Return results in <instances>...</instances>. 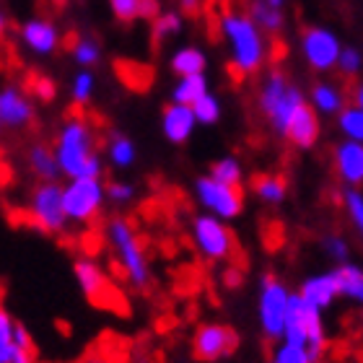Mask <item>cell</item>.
I'll use <instances>...</instances> for the list:
<instances>
[{"label":"cell","instance_id":"1","mask_svg":"<svg viewBox=\"0 0 363 363\" xmlns=\"http://www.w3.org/2000/svg\"><path fill=\"white\" fill-rule=\"evenodd\" d=\"M55 156L60 164L65 179H81V177H104V161L99 153L96 130L91 128L86 117H68L52 140Z\"/></svg>","mask_w":363,"mask_h":363},{"label":"cell","instance_id":"2","mask_svg":"<svg viewBox=\"0 0 363 363\" xmlns=\"http://www.w3.org/2000/svg\"><path fill=\"white\" fill-rule=\"evenodd\" d=\"M104 236L122 278L128 280V286H133L135 291H148L153 283V267L151 259H148V252L143 247V239L135 231L133 220L114 216V218L106 220Z\"/></svg>","mask_w":363,"mask_h":363},{"label":"cell","instance_id":"3","mask_svg":"<svg viewBox=\"0 0 363 363\" xmlns=\"http://www.w3.org/2000/svg\"><path fill=\"white\" fill-rule=\"evenodd\" d=\"M220 34L226 39L231 68L236 76H255L262 70L267 60V45L252 16L223 13L220 16Z\"/></svg>","mask_w":363,"mask_h":363},{"label":"cell","instance_id":"4","mask_svg":"<svg viewBox=\"0 0 363 363\" xmlns=\"http://www.w3.org/2000/svg\"><path fill=\"white\" fill-rule=\"evenodd\" d=\"M306 104L301 89L288 81L283 70H270L259 84V112L265 114L272 133L286 138L294 114Z\"/></svg>","mask_w":363,"mask_h":363},{"label":"cell","instance_id":"5","mask_svg":"<svg viewBox=\"0 0 363 363\" xmlns=\"http://www.w3.org/2000/svg\"><path fill=\"white\" fill-rule=\"evenodd\" d=\"M26 218L29 226L47 236H62L70 218L65 211V184L60 182H37L26 195Z\"/></svg>","mask_w":363,"mask_h":363},{"label":"cell","instance_id":"6","mask_svg":"<svg viewBox=\"0 0 363 363\" xmlns=\"http://www.w3.org/2000/svg\"><path fill=\"white\" fill-rule=\"evenodd\" d=\"M283 340L309 348L311 356L317 358V361H322V353H325V348H327V330H325L322 311L303 301V296L298 294V291L291 296Z\"/></svg>","mask_w":363,"mask_h":363},{"label":"cell","instance_id":"7","mask_svg":"<svg viewBox=\"0 0 363 363\" xmlns=\"http://www.w3.org/2000/svg\"><path fill=\"white\" fill-rule=\"evenodd\" d=\"M291 291L278 275L265 272L259 278V291H257V322L259 330L267 340L278 342L283 340L286 333V319H288V306H291Z\"/></svg>","mask_w":363,"mask_h":363},{"label":"cell","instance_id":"8","mask_svg":"<svg viewBox=\"0 0 363 363\" xmlns=\"http://www.w3.org/2000/svg\"><path fill=\"white\" fill-rule=\"evenodd\" d=\"M189 234L197 255L208 262H228L236 255V239L234 231L228 228V220L213 213H197L189 220Z\"/></svg>","mask_w":363,"mask_h":363},{"label":"cell","instance_id":"9","mask_svg":"<svg viewBox=\"0 0 363 363\" xmlns=\"http://www.w3.org/2000/svg\"><path fill=\"white\" fill-rule=\"evenodd\" d=\"M106 197V182L101 177H81V179H68L65 184V211H68L70 223L89 226L101 216Z\"/></svg>","mask_w":363,"mask_h":363},{"label":"cell","instance_id":"10","mask_svg":"<svg viewBox=\"0 0 363 363\" xmlns=\"http://www.w3.org/2000/svg\"><path fill=\"white\" fill-rule=\"evenodd\" d=\"M192 195L205 213H213L223 220H236L244 211V189L213 179L211 174L197 177L192 184Z\"/></svg>","mask_w":363,"mask_h":363},{"label":"cell","instance_id":"11","mask_svg":"<svg viewBox=\"0 0 363 363\" xmlns=\"http://www.w3.org/2000/svg\"><path fill=\"white\" fill-rule=\"evenodd\" d=\"M73 275H76V283L86 301H91L99 309H120L122 306V296L114 291L106 272L91 255H81L73 259Z\"/></svg>","mask_w":363,"mask_h":363},{"label":"cell","instance_id":"12","mask_svg":"<svg viewBox=\"0 0 363 363\" xmlns=\"http://www.w3.org/2000/svg\"><path fill=\"white\" fill-rule=\"evenodd\" d=\"M239 348V335L226 322H205L192 335V356L203 363H218L234 356Z\"/></svg>","mask_w":363,"mask_h":363},{"label":"cell","instance_id":"13","mask_svg":"<svg viewBox=\"0 0 363 363\" xmlns=\"http://www.w3.org/2000/svg\"><path fill=\"white\" fill-rule=\"evenodd\" d=\"M340 39L335 37L333 31L325 26H309L301 34V55L306 65L317 73H327V70L337 68L340 60Z\"/></svg>","mask_w":363,"mask_h":363},{"label":"cell","instance_id":"14","mask_svg":"<svg viewBox=\"0 0 363 363\" xmlns=\"http://www.w3.org/2000/svg\"><path fill=\"white\" fill-rule=\"evenodd\" d=\"M34 122V104L29 94L18 86L8 84L0 91V128L26 130Z\"/></svg>","mask_w":363,"mask_h":363},{"label":"cell","instance_id":"15","mask_svg":"<svg viewBox=\"0 0 363 363\" xmlns=\"http://www.w3.org/2000/svg\"><path fill=\"white\" fill-rule=\"evenodd\" d=\"M298 294H301L303 301L311 303L314 309L327 311L342 296L337 267H335V270L314 272V275H309V278H303V283L298 286Z\"/></svg>","mask_w":363,"mask_h":363},{"label":"cell","instance_id":"16","mask_svg":"<svg viewBox=\"0 0 363 363\" xmlns=\"http://www.w3.org/2000/svg\"><path fill=\"white\" fill-rule=\"evenodd\" d=\"M333 167L345 187H363V143L340 140L333 148Z\"/></svg>","mask_w":363,"mask_h":363},{"label":"cell","instance_id":"17","mask_svg":"<svg viewBox=\"0 0 363 363\" xmlns=\"http://www.w3.org/2000/svg\"><path fill=\"white\" fill-rule=\"evenodd\" d=\"M197 128V117L195 109L187 104H177V101H169L164 109H161V133L172 145H184L192 138Z\"/></svg>","mask_w":363,"mask_h":363},{"label":"cell","instance_id":"18","mask_svg":"<svg viewBox=\"0 0 363 363\" xmlns=\"http://www.w3.org/2000/svg\"><path fill=\"white\" fill-rule=\"evenodd\" d=\"M322 135V122H319V112L306 101V104L294 114V120L288 125L286 140L298 151H311L319 143Z\"/></svg>","mask_w":363,"mask_h":363},{"label":"cell","instance_id":"19","mask_svg":"<svg viewBox=\"0 0 363 363\" xmlns=\"http://www.w3.org/2000/svg\"><path fill=\"white\" fill-rule=\"evenodd\" d=\"M21 42L34 55H52L60 47V31L47 18H29L21 26Z\"/></svg>","mask_w":363,"mask_h":363},{"label":"cell","instance_id":"20","mask_svg":"<svg viewBox=\"0 0 363 363\" xmlns=\"http://www.w3.org/2000/svg\"><path fill=\"white\" fill-rule=\"evenodd\" d=\"M26 167H29L31 177L39 182H57L62 177L55 148L47 143H31L26 148Z\"/></svg>","mask_w":363,"mask_h":363},{"label":"cell","instance_id":"21","mask_svg":"<svg viewBox=\"0 0 363 363\" xmlns=\"http://www.w3.org/2000/svg\"><path fill=\"white\" fill-rule=\"evenodd\" d=\"M309 104L314 106L319 114H325V117H337V114L345 109V94H342V89H337L335 84L319 81V84L311 86Z\"/></svg>","mask_w":363,"mask_h":363},{"label":"cell","instance_id":"22","mask_svg":"<svg viewBox=\"0 0 363 363\" xmlns=\"http://www.w3.org/2000/svg\"><path fill=\"white\" fill-rule=\"evenodd\" d=\"M104 159L112 169H130L138 159V148L125 133H109L104 145Z\"/></svg>","mask_w":363,"mask_h":363},{"label":"cell","instance_id":"23","mask_svg":"<svg viewBox=\"0 0 363 363\" xmlns=\"http://www.w3.org/2000/svg\"><path fill=\"white\" fill-rule=\"evenodd\" d=\"M250 16L265 34H278L283 29V0H252Z\"/></svg>","mask_w":363,"mask_h":363},{"label":"cell","instance_id":"24","mask_svg":"<svg viewBox=\"0 0 363 363\" xmlns=\"http://www.w3.org/2000/svg\"><path fill=\"white\" fill-rule=\"evenodd\" d=\"M252 189H255V195L265 205H270V208L286 203V197H288V182L280 174H259L257 179H255V184H252Z\"/></svg>","mask_w":363,"mask_h":363},{"label":"cell","instance_id":"25","mask_svg":"<svg viewBox=\"0 0 363 363\" xmlns=\"http://www.w3.org/2000/svg\"><path fill=\"white\" fill-rule=\"evenodd\" d=\"M172 70H174L177 76L184 78V76H197V73H205V52L203 50H197V47H179L174 55H172Z\"/></svg>","mask_w":363,"mask_h":363},{"label":"cell","instance_id":"26","mask_svg":"<svg viewBox=\"0 0 363 363\" xmlns=\"http://www.w3.org/2000/svg\"><path fill=\"white\" fill-rule=\"evenodd\" d=\"M208 91L211 89H208V78H205V73L184 76V78H179V81L174 84V89H172V101L192 106L197 99H203Z\"/></svg>","mask_w":363,"mask_h":363},{"label":"cell","instance_id":"27","mask_svg":"<svg viewBox=\"0 0 363 363\" xmlns=\"http://www.w3.org/2000/svg\"><path fill=\"white\" fill-rule=\"evenodd\" d=\"M337 275H340L342 298H350L353 303L363 306V267L348 259V262L337 265Z\"/></svg>","mask_w":363,"mask_h":363},{"label":"cell","instance_id":"28","mask_svg":"<svg viewBox=\"0 0 363 363\" xmlns=\"http://www.w3.org/2000/svg\"><path fill=\"white\" fill-rule=\"evenodd\" d=\"M208 174H211L213 179L226 182V184H234V187H242L244 167H242V161L236 159V156L226 153V156H220V159L213 161L211 169H208Z\"/></svg>","mask_w":363,"mask_h":363},{"label":"cell","instance_id":"29","mask_svg":"<svg viewBox=\"0 0 363 363\" xmlns=\"http://www.w3.org/2000/svg\"><path fill=\"white\" fill-rule=\"evenodd\" d=\"M340 200H342V211H345V216H348V220H350V226H353V231L361 236V242H363V187H345Z\"/></svg>","mask_w":363,"mask_h":363},{"label":"cell","instance_id":"30","mask_svg":"<svg viewBox=\"0 0 363 363\" xmlns=\"http://www.w3.org/2000/svg\"><path fill=\"white\" fill-rule=\"evenodd\" d=\"M337 130L342 133V138L363 143V109L356 101H353V104H345V109L337 114Z\"/></svg>","mask_w":363,"mask_h":363},{"label":"cell","instance_id":"31","mask_svg":"<svg viewBox=\"0 0 363 363\" xmlns=\"http://www.w3.org/2000/svg\"><path fill=\"white\" fill-rule=\"evenodd\" d=\"M272 361L278 363H314L317 358L311 356L309 348L303 345H296V342L278 340L275 342V350H272Z\"/></svg>","mask_w":363,"mask_h":363},{"label":"cell","instance_id":"32","mask_svg":"<svg viewBox=\"0 0 363 363\" xmlns=\"http://www.w3.org/2000/svg\"><path fill=\"white\" fill-rule=\"evenodd\" d=\"M322 252H325V257L335 265H342V262H348L350 259V247H348V239L342 234H325L322 236Z\"/></svg>","mask_w":363,"mask_h":363},{"label":"cell","instance_id":"33","mask_svg":"<svg viewBox=\"0 0 363 363\" xmlns=\"http://www.w3.org/2000/svg\"><path fill=\"white\" fill-rule=\"evenodd\" d=\"M192 109H195V117H197V125H216V122L220 120V101L216 94H205L203 99H197L195 104H192Z\"/></svg>","mask_w":363,"mask_h":363},{"label":"cell","instance_id":"34","mask_svg":"<svg viewBox=\"0 0 363 363\" xmlns=\"http://www.w3.org/2000/svg\"><path fill=\"white\" fill-rule=\"evenodd\" d=\"M179 29H182L179 13H161L159 18H153V26H151L153 45H161V42H167L169 37L179 34Z\"/></svg>","mask_w":363,"mask_h":363},{"label":"cell","instance_id":"35","mask_svg":"<svg viewBox=\"0 0 363 363\" xmlns=\"http://www.w3.org/2000/svg\"><path fill=\"white\" fill-rule=\"evenodd\" d=\"M94 89H96V78L91 70H81L76 78H73V86H70V96L78 106H86L94 96Z\"/></svg>","mask_w":363,"mask_h":363},{"label":"cell","instance_id":"36","mask_svg":"<svg viewBox=\"0 0 363 363\" xmlns=\"http://www.w3.org/2000/svg\"><path fill=\"white\" fill-rule=\"evenodd\" d=\"M101 52H99V45L94 39L89 37H78L73 42V60L81 65V68H91V65H96Z\"/></svg>","mask_w":363,"mask_h":363},{"label":"cell","instance_id":"37","mask_svg":"<svg viewBox=\"0 0 363 363\" xmlns=\"http://www.w3.org/2000/svg\"><path fill=\"white\" fill-rule=\"evenodd\" d=\"M106 197L112 205H128L135 200V184L125 179H112L106 182Z\"/></svg>","mask_w":363,"mask_h":363},{"label":"cell","instance_id":"38","mask_svg":"<svg viewBox=\"0 0 363 363\" xmlns=\"http://www.w3.org/2000/svg\"><path fill=\"white\" fill-rule=\"evenodd\" d=\"M363 68V57L361 52H358L356 47H342V52H340V60H337V70H340L342 76H358Z\"/></svg>","mask_w":363,"mask_h":363},{"label":"cell","instance_id":"39","mask_svg":"<svg viewBox=\"0 0 363 363\" xmlns=\"http://www.w3.org/2000/svg\"><path fill=\"white\" fill-rule=\"evenodd\" d=\"M109 6H112V13L125 23L140 18V0H109Z\"/></svg>","mask_w":363,"mask_h":363},{"label":"cell","instance_id":"40","mask_svg":"<svg viewBox=\"0 0 363 363\" xmlns=\"http://www.w3.org/2000/svg\"><path fill=\"white\" fill-rule=\"evenodd\" d=\"M31 96L39 99V101H52L55 99V84L47 76H34L29 84Z\"/></svg>","mask_w":363,"mask_h":363},{"label":"cell","instance_id":"41","mask_svg":"<svg viewBox=\"0 0 363 363\" xmlns=\"http://www.w3.org/2000/svg\"><path fill=\"white\" fill-rule=\"evenodd\" d=\"M0 363H37V358H34V350L31 348H16L6 361Z\"/></svg>","mask_w":363,"mask_h":363},{"label":"cell","instance_id":"42","mask_svg":"<svg viewBox=\"0 0 363 363\" xmlns=\"http://www.w3.org/2000/svg\"><path fill=\"white\" fill-rule=\"evenodd\" d=\"M159 0H140V18H159Z\"/></svg>","mask_w":363,"mask_h":363},{"label":"cell","instance_id":"43","mask_svg":"<svg viewBox=\"0 0 363 363\" xmlns=\"http://www.w3.org/2000/svg\"><path fill=\"white\" fill-rule=\"evenodd\" d=\"M179 6H182V13L197 16L200 13V8H203V3H200V0H179Z\"/></svg>","mask_w":363,"mask_h":363},{"label":"cell","instance_id":"44","mask_svg":"<svg viewBox=\"0 0 363 363\" xmlns=\"http://www.w3.org/2000/svg\"><path fill=\"white\" fill-rule=\"evenodd\" d=\"M81 363H112L106 356H99V353H89Z\"/></svg>","mask_w":363,"mask_h":363},{"label":"cell","instance_id":"45","mask_svg":"<svg viewBox=\"0 0 363 363\" xmlns=\"http://www.w3.org/2000/svg\"><path fill=\"white\" fill-rule=\"evenodd\" d=\"M353 99H356V104L363 109V84H358V86H356V94H353Z\"/></svg>","mask_w":363,"mask_h":363},{"label":"cell","instance_id":"46","mask_svg":"<svg viewBox=\"0 0 363 363\" xmlns=\"http://www.w3.org/2000/svg\"><path fill=\"white\" fill-rule=\"evenodd\" d=\"M270 363H278V361H272V358H270Z\"/></svg>","mask_w":363,"mask_h":363},{"label":"cell","instance_id":"47","mask_svg":"<svg viewBox=\"0 0 363 363\" xmlns=\"http://www.w3.org/2000/svg\"><path fill=\"white\" fill-rule=\"evenodd\" d=\"M314 363H322V361H314Z\"/></svg>","mask_w":363,"mask_h":363}]
</instances>
